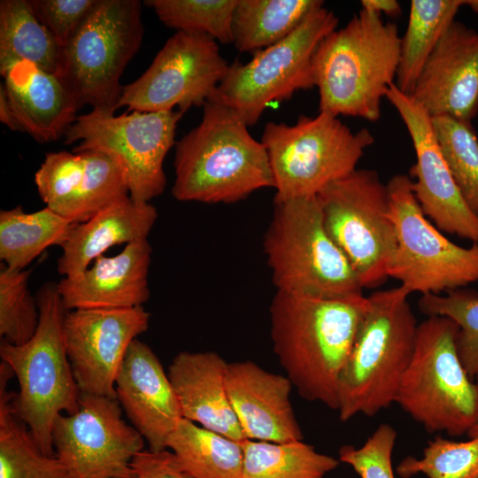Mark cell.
<instances>
[{"label":"cell","instance_id":"obj_1","mask_svg":"<svg viewBox=\"0 0 478 478\" xmlns=\"http://www.w3.org/2000/svg\"><path fill=\"white\" fill-rule=\"evenodd\" d=\"M367 308L363 293L320 297L276 290L269 307L273 350L301 397L337 411L340 374Z\"/></svg>","mask_w":478,"mask_h":478},{"label":"cell","instance_id":"obj_2","mask_svg":"<svg viewBox=\"0 0 478 478\" xmlns=\"http://www.w3.org/2000/svg\"><path fill=\"white\" fill-rule=\"evenodd\" d=\"M200 123L175 143L173 197L181 202L233 204L274 188L266 150L232 110L207 101Z\"/></svg>","mask_w":478,"mask_h":478},{"label":"cell","instance_id":"obj_3","mask_svg":"<svg viewBox=\"0 0 478 478\" xmlns=\"http://www.w3.org/2000/svg\"><path fill=\"white\" fill-rule=\"evenodd\" d=\"M400 39L396 24L364 9L326 36L312 64L320 112L378 120L396 81Z\"/></svg>","mask_w":478,"mask_h":478},{"label":"cell","instance_id":"obj_4","mask_svg":"<svg viewBox=\"0 0 478 478\" xmlns=\"http://www.w3.org/2000/svg\"><path fill=\"white\" fill-rule=\"evenodd\" d=\"M403 287L377 290L358 328L337 388L342 421L373 417L395 403L412 359L418 323Z\"/></svg>","mask_w":478,"mask_h":478},{"label":"cell","instance_id":"obj_5","mask_svg":"<svg viewBox=\"0 0 478 478\" xmlns=\"http://www.w3.org/2000/svg\"><path fill=\"white\" fill-rule=\"evenodd\" d=\"M35 298L39 311L35 333L20 345L2 340L0 357L18 381L19 391L12 401L16 415L42 452L55 456L54 420L62 412L72 414L78 410L81 392L65 347L64 320L68 310L58 282L42 284Z\"/></svg>","mask_w":478,"mask_h":478},{"label":"cell","instance_id":"obj_6","mask_svg":"<svg viewBox=\"0 0 478 478\" xmlns=\"http://www.w3.org/2000/svg\"><path fill=\"white\" fill-rule=\"evenodd\" d=\"M458 325L443 316L418 324L414 351L396 397L401 409L428 433L461 436L478 423V382L457 350Z\"/></svg>","mask_w":478,"mask_h":478},{"label":"cell","instance_id":"obj_7","mask_svg":"<svg viewBox=\"0 0 478 478\" xmlns=\"http://www.w3.org/2000/svg\"><path fill=\"white\" fill-rule=\"evenodd\" d=\"M263 248L277 291L320 297L362 293L355 271L325 228L316 197L274 199Z\"/></svg>","mask_w":478,"mask_h":478},{"label":"cell","instance_id":"obj_8","mask_svg":"<svg viewBox=\"0 0 478 478\" xmlns=\"http://www.w3.org/2000/svg\"><path fill=\"white\" fill-rule=\"evenodd\" d=\"M374 142L367 128L353 132L337 116L320 112L294 125L268 122L264 144L273 173L275 200L316 197L356 170Z\"/></svg>","mask_w":478,"mask_h":478},{"label":"cell","instance_id":"obj_9","mask_svg":"<svg viewBox=\"0 0 478 478\" xmlns=\"http://www.w3.org/2000/svg\"><path fill=\"white\" fill-rule=\"evenodd\" d=\"M143 35L138 0H97L63 47L59 76L78 106L114 113L120 77Z\"/></svg>","mask_w":478,"mask_h":478},{"label":"cell","instance_id":"obj_10","mask_svg":"<svg viewBox=\"0 0 478 478\" xmlns=\"http://www.w3.org/2000/svg\"><path fill=\"white\" fill-rule=\"evenodd\" d=\"M338 18L323 5L312 11L281 41L256 52L245 64L235 61L208 101L235 112L249 126L266 108L314 87L312 58L321 41L336 29Z\"/></svg>","mask_w":478,"mask_h":478},{"label":"cell","instance_id":"obj_11","mask_svg":"<svg viewBox=\"0 0 478 478\" xmlns=\"http://www.w3.org/2000/svg\"><path fill=\"white\" fill-rule=\"evenodd\" d=\"M325 228L355 271L362 289L389 278L397 246L387 185L376 171L356 169L317 196Z\"/></svg>","mask_w":478,"mask_h":478},{"label":"cell","instance_id":"obj_12","mask_svg":"<svg viewBox=\"0 0 478 478\" xmlns=\"http://www.w3.org/2000/svg\"><path fill=\"white\" fill-rule=\"evenodd\" d=\"M389 216L397 246L389 277L410 294H441L478 281V243L459 246L428 221L404 173L388 181Z\"/></svg>","mask_w":478,"mask_h":478},{"label":"cell","instance_id":"obj_13","mask_svg":"<svg viewBox=\"0 0 478 478\" xmlns=\"http://www.w3.org/2000/svg\"><path fill=\"white\" fill-rule=\"evenodd\" d=\"M180 111L114 113L91 110L77 117L64 137L66 144L80 143L73 151L100 150L116 158L127 180L129 197L150 203L166 185L164 159L175 143Z\"/></svg>","mask_w":478,"mask_h":478},{"label":"cell","instance_id":"obj_14","mask_svg":"<svg viewBox=\"0 0 478 478\" xmlns=\"http://www.w3.org/2000/svg\"><path fill=\"white\" fill-rule=\"evenodd\" d=\"M229 66L217 41L198 33L176 31L166 42L149 68L123 86L117 109L184 112L204 106L226 77Z\"/></svg>","mask_w":478,"mask_h":478},{"label":"cell","instance_id":"obj_15","mask_svg":"<svg viewBox=\"0 0 478 478\" xmlns=\"http://www.w3.org/2000/svg\"><path fill=\"white\" fill-rule=\"evenodd\" d=\"M122 412L117 398L81 393L78 410L56 418L52 444L69 478H134L145 440Z\"/></svg>","mask_w":478,"mask_h":478},{"label":"cell","instance_id":"obj_16","mask_svg":"<svg viewBox=\"0 0 478 478\" xmlns=\"http://www.w3.org/2000/svg\"><path fill=\"white\" fill-rule=\"evenodd\" d=\"M143 306L74 309L64 320V342L82 394L116 398L115 380L131 343L147 331Z\"/></svg>","mask_w":478,"mask_h":478},{"label":"cell","instance_id":"obj_17","mask_svg":"<svg viewBox=\"0 0 478 478\" xmlns=\"http://www.w3.org/2000/svg\"><path fill=\"white\" fill-rule=\"evenodd\" d=\"M385 98L403 120L411 137L416 163L411 168L413 190L426 216L438 229L478 243V217L463 199L443 155L432 117L395 83Z\"/></svg>","mask_w":478,"mask_h":478},{"label":"cell","instance_id":"obj_18","mask_svg":"<svg viewBox=\"0 0 478 478\" xmlns=\"http://www.w3.org/2000/svg\"><path fill=\"white\" fill-rule=\"evenodd\" d=\"M35 183L47 207L76 224L129 196L121 164L100 150L48 152Z\"/></svg>","mask_w":478,"mask_h":478},{"label":"cell","instance_id":"obj_19","mask_svg":"<svg viewBox=\"0 0 478 478\" xmlns=\"http://www.w3.org/2000/svg\"><path fill=\"white\" fill-rule=\"evenodd\" d=\"M411 96L431 117L471 123L478 112V32L454 21L425 64Z\"/></svg>","mask_w":478,"mask_h":478},{"label":"cell","instance_id":"obj_20","mask_svg":"<svg viewBox=\"0 0 478 478\" xmlns=\"http://www.w3.org/2000/svg\"><path fill=\"white\" fill-rule=\"evenodd\" d=\"M115 394L149 449H166L169 436L183 419L181 406L159 358L138 338L131 343L119 370Z\"/></svg>","mask_w":478,"mask_h":478},{"label":"cell","instance_id":"obj_21","mask_svg":"<svg viewBox=\"0 0 478 478\" xmlns=\"http://www.w3.org/2000/svg\"><path fill=\"white\" fill-rule=\"evenodd\" d=\"M226 385L245 439L303 440L290 402L293 385L286 375L268 372L251 360L235 361L227 365Z\"/></svg>","mask_w":478,"mask_h":478},{"label":"cell","instance_id":"obj_22","mask_svg":"<svg viewBox=\"0 0 478 478\" xmlns=\"http://www.w3.org/2000/svg\"><path fill=\"white\" fill-rule=\"evenodd\" d=\"M152 249L148 240L125 245L117 255L98 257L82 273L58 282L66 308H132L150 297Z\"/></svg>","mask_w":478,"mask_h":478},{"label":"cell","instance_id":"obj_23","mask_svg":"<svg viewBox=\"0 0 478 478\" xmlns=\"http://www.w3.org/2000/svg\"><path fill=\"white\" fill-rule=\"evenodd\" d=\"M227 365L217 352L181 351L167 374L184 419L242 443L245 437L227 391Z\"/></svg>","mask_w":478,"mask_h":478},{"label":"cell","instance_id":"obj_24","mask_svg":"<svg viewBox=\"0 0 478 478\" xmlns=\"http://www.w3.org/2000/svg\"><path fill=\"white\" fill-rule=\"evenodd\" d=\"M3 77L9 104L20 130L37 142L58 140L76 120L80 107L58 74L21 61Z\"/></svg>","mask_w":478,"mask_h":478},{"label":"cell","instance_id":"obj_25","mask_svg":"<svg viewBox=\"0 0 478 478\" xmlns=\"http://www.w3.org/2000/svg\"><path fill=\"white\" fill-rule=\"evenodd\" d=\"M158 212L150 203L123 197L103 209L89 220L75 224L61 246L58 272L75 276L87 269L111 247L146 240Z\"/></svg>","mask_w":478,"mask_h":478},{"label":"cell","instance_id":"obj_26","mask_svg":"<svg viewBox=\"0 0 478 478\" xmlns=\"http://www.w3.org/2000/svg\"><path fill=\"white\" fill-rule=\"evenodd\" d=\"M63 47L35 15L29 0L0 1V73L28 61L49 73L61 70Z\"/></svg>","mask_w":478,"mask_h":478},{"label":"cell","instance_id":"obj_27","mask_svg":"<svg viewBox=\"0 0 478 478\" xmlns=\"http://www.w3.org/2000/svg\"><path fill=\"white\" fill-rule=\"evenodd\" d=\"M14 376L3 361L0 364V478H69L56 456L42 452L27 425L12 407L14 391L7 389Z\"/></svg>","mask_w":478,"mask_h":478},{"label":"cell","instance_id":"obj_28","mask_svg":"<svg viewBox=\"0 0 478 478\" xmlns=\"http://www.w3.org/2000/svg\"><path fill=\"white\" fill-rule=\"evenodd\" d=\"M320 0H237L232 43L240 52L256 53L287 37Z\"/></svg>","mask_w":478,"mask_h":478},{"label":"cell","instance_id":"obj_29","mask_svg":"<svg viewBox=\"0 0 478 478\" xmlns=\"http://www.w3.org/2000/svg\"><path fill=\"white\" fill-rule=\"evenodd\" d=\"M462 0H412L408 23L400 39L395 85L411 96L416 81L442 36L455 21Z\"/></svg>","mask_w":478,"mask_h":478},{"label":"cell","instance_id":"obj_30","mask_svg":"<svg viewBox=\"0 0 478 478\" xmlns=\"http://www.w3.org/2000/svg\"><path fill=\"white\" fill-rule=\"evenodd\" d=\"M76 223L49 207L26 212L20 205L0 212V259L12 269L24 270L52 245L62 246Z\"/></svg>","mask_w":478,"mask_h":478},{"label":"cell","instance_id":"obj_31","mask_svg":"<svg viewBox=\"0 0 478 478\" xmlns=\"http://www.w3.org/2000/svg\"><path fill=\"white\" fill-rule=\"evenodd\" d=\"M166 449L193 478H241V443L181 419L169 436Z\"/></svg>","mask_w":478,"mask_h":478},{"label":"cell","instance_id":"obj_32","mask_svg":"<svg viewBox=\"0 0 478 478\" xmlns=\"http://www.w3.org/2000/svg\"><path fill=\"white\" fill-rule=\"evenodd\" d=\"M241 478H324L340 460L301 441L272 443L245 439L241 443Z\"/></svg>","mask_w":478,"mask_h":478},{"label":"cell","instance_id":"obj_33","mask_svg":"<svg viewBox=\"0 0 478 478\" xmlns=\"http://www.w3.org/2000/svg\"><path fill=\"white\" fill-rule=\"evenodd\" d=\"M436 135L466 204L478 217V139L471 123L432 117Z\"/></svg>","mask_w":478,"mask_h":478},{"label":"cell","instance_id":"obj_34","mask_svg":"<svg viewBox=\"0 0 478 478\" xmlns=\"http://www.w3.org/2000/svg\"><path fill=\"white\" fill-rule=\"evenodd\" d=\"M144 4L168 27L232 43V19L237 0H147Z\"/></svg>","mask_w":478,"mask_h":478},{"label":"cell","instance_id":"obj_35","mask_svg":"<svg viewBox=\"0 0 478 478\" xmlns=\"http://www.w3.org/2000/svg\"><path fill=\"white\" fill-rule=\"evenodd\" d=\"M418 305L428 317H447L458 325L459 359L469 377L478 382V292L459 289L445 295H421Z\"/></svg>","mask_w":478,"mask_h":478},{"label":"cell","instance_id":"obj_36","mask_svg":"<svg viewBox=\"0 0 478 478\" xmlns=\"http://www.w3.org/2000/svg\"><path fill=\"white\" fill-rule=\"evenodd\" d=\"M396 472L401 478H478V436L461 442L436 436L421 457L403 459Z\"/></svg>","mask_w":478,"mask_h":478},{"label":"cell","instance_id":"obj_37","mask_svg":"<svg viewBox=\"0 0 478 478\" xmlns=\"http://www.w3.org/2000/svg\"><path fill=\"white\" fill-rule=\"evenodd\" d=\"M31 269L0 270V336L14 345L27 342L35 333L39 311L28 289Z\"/></svg>","mask_w":478,"mask_h":478},{"label":"cell","instance_id":"obj_38","mask_svg":"<svg viewBox=\"0 0 478 478\" xmlns=\"http://www.w3.org/2000/svg\"><path fill=\"white\" fill-rule=\"evenodd\" d=\"M397 436L391 425L382 423L359 448L342 446L338 459L350 466L360 478H395L392 453Z\"/></svg>","mask_w":478,"mask_h":478},{"label":"cell","instance_id":"obj_39","mask_svg":"<svg viewBox=\"0 0 478 478\" xmlns=\"http://www.w3.org/2000/svg\"><path fill=\"white\" fill-rule=\"evenodd\" d=\"M39 20L65 47L97 0H29Z\"/></svg>","mask_w":478,"mask_h":478},{"label":"cell","instance_id":"obj_40","mask_svg":"<svg viewBox=\"0 0 478 478\" xmlns=\"http://www.w3.org/2000/svg\"><path fill=\"white\" fill-rule=\"evenodd\" d=\"M134 478H193L168 449L143 450L132 460Z\"/></svg>","mask_w":478,"mask_h":478},{"label":"cell","instance_id":"obj_41","mask_svg":"<svg viewBox=\"0 0 478 478\" xmlns=\"http://www.w3.org/2000/svg\"><path fill=\"white\" fill-rule=\"evenodd\" d=\"M360 4L361 9L381 16L385 14L394 17L401 13V7L397 0H362Z\"/></svg>","mask_w":478,"mask_h":478},{"label":"cell","instance_id":"obj_42","mask_svg":"<svg viewBox=\"0 0 478 478\" xmlns=\"http://www.w3.org/2000/svg\"><path fill=\"white\" fill-rule=\"evenodd\" d=\"M0 120L10 129L14 131H21L12 114L3 83H1L0 86Z\"/></svg>","mask_w":478,"mask_h":478},{"label":"cell","instance_id":"obj_43","mask_svg":"<svg viewBox=\"0 0 478 478\" xmlns=\"http://www.w3.org/2000/svg\"><path fill=\"white\" fill-rule=\"evenodd\" d=\"M463 5H467L474 12L478 13V0H466V1H463Z\"/></svg>","mask_w":478,"mask_h":478},{"label":"cell","instance_id":"obj_44","mask_svg":"<svg viewBox=\"0 0 478 478\" xmlns=\"http://www.w3.org/2000/svg\"><path fill=\"white\" fill-rule=\"evenodd\" d=\"M469 438L478 436V423L467 433Z\"/></svg>","mask_w":478,"mask_h":478}]
</instances>
